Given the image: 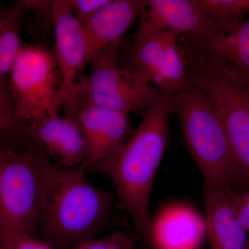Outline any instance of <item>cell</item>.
Masks as SVG:
<instances>
[{"label":"cell","mask_w":249,"mask_h":249,"mask_svg":"<svg viewBox=\"0 0 249 249\" xmlns=\"http://www.w3.org/2000/svg\"><path fill=\"white\" fill-rule=\"evenodd\" d=\"M174 112L173 94L160 92L147 109L138 127L112 153L88 169L110 178L119 207L132 217L147 247L154 222L149 211L156 174L169 140V117Z\"/></svg>","instance_id":"1"},{"label":"cell","mask_w":249,"mask_h":249,"mask_svg":"<svg viewBox=\"0 0 249 249\" xmlns=\"http://www.w3.org/2000/svg\"><path fill=\"white\" fill-rule=\"evenodd\" d=\"M85 172L53 161L49 167L37 232L53 249H76L114 225L115 191L93 186Z\"/></svg>","instance_id":"2"},{"label":"cell","mask_w":249,"mask_h":249,"mask_svg":"<svg viewBox=\"0 0 249 249\" xmlns=\"http://www.w3.org/2000/svg\"><path fill=\"white\" fill-rule=\"evenodd\" d=\"M191 87L212 101L225 126L236 180L249 186V80L206 46H190L184 52Z\"/></svg>","instance_id":"3"},{"label":"cell","mask_w":249,"mask_h":249,"mask_svg":"<svg viewBox=\"0 0 249 249\" xmlns=\"http://www.w3.org/2000/svg\"><path fill=\"white\" fill-rule=\"evenodd\" d=\"M174 112L192 157L199 167L204 184L227 190L235 182V168L225 126L209 98L200 90L173 93Z\"/></svg>","instance_id":"4"},{"label":"cell","mask_w":249,"mask_h":249,"mask_svg":"<svg viewBox=\"0 0 249 249\" xmlns=\"http://www.w3.org/2000/svg\"><path fill=\"white\" fill-rule=\"evenodd\" d=\"M24 145L0 152V232L35 236L52 160L40 149Z\"/></svg>","instance_id":"5"},{"label":"cell","mask_w":249,"mask_h":249,"mask_svg":"<svg viewBox=\"0 0 249 249\" xmlns=\"http://www.w3.org/2000/svg\"><path fill=\"white\" fill-rule=\"evenodd\" d=\"M9 82L21 132L29 121L58 116L70 101L53 53L42 46H22L11 67Z\"/></svg>","instance_id":"6"},{"label":"cell","mask_w":249,"mask_h":249,"mask_svg":"<svg viewBox=\"0 0 249 249\" xmlns=\"http://www.w3.org/2000/svg\"><path fill=\"white\" fill-rule=\"evenodd\" d=\"M119 47L103 49L90 59L91 71L77 85L76 102L129 114L148 108L160 96L145 77L121 68Z\"/></svg>","instance_id":"7"},{"label":"cell","mask_w":249,"mask_h":249,"mask_svg":"<svg viewBox=\"0 0 249 249\" xmlns=\"http://www.w3.org/2000/svg\"><path fill=\"white\" fill-rule=\"evenodd\" d=\"M65 117L78 125L85 141V170L112 153L127 138L129 114L76 102L65 107Z\"/></svg>","instance_id":"8"},{"label":"cell","mask_w":249,"mask_h":249,"mask_svg":"<svg viewBox=\"0 0 249 249\" xmlns=\"http://www.w3.org/2000/svg\"><path fill=\"white\" fill-rule=\"evenodd\" d=\"M52 18L55 27L53 55L70 101H76L77 85L83 77L88 62V45L85 29L77 20L68 0L53 1Z\"/></svg>","instance_id":"9"},{"label":"cell","mask_w":249,"mask_h":249,"mask_svg":"<svg viewBox=\"0 0 249 249\" xmlns=\"http://www.w3.org/2000/svg\"><path fill=\"white\" fill-rule=\"evenodd\" d=\"M24 144H31L45 152L51 160L63 168L83 164L85 141L78 125L67 117L49 116L23 124Z\"/></svg>","instance_id":"10"},{"label":"cell","mask_w":249,"mask_h":249,"mask_svg":"<svg viewBox=\"0 0 249 249\" xmlns=\"http://www.w3.org/2000/svg\"><path fill=\"white\" fill-rule=\"evenodd\" d=\"M213 25L196 0H147L136 34L166 30L181 36H199Z\"/></svg>","instance_id":"11"},{"label":"cell","mask_w":249,"mask_h":249,"mask_svg":"<svg viewBox=\"0 0 249 249\" xmlns=\"http://www.w3.org/2000/svg\"><path fill=\"white\" fill-rule=\"evenodd\" d=\"M147 0H114L96 14L85 28L88 62L108 47H120L124 34L146 9Z\"/></svg>","instance_id":"12"},{"label":"cell","mask_w":249,"mask_h":249,"mask_svg":"<svg viewBox=\"0 0 249 249\" xmlns=\"http://www.w3.org/2000/svg\"><path fill=\"white\" fill-rule=\"evenodd\" d=\"M231 189V188H230ZM227 191L204 184L206 226L211 249H249L248 232L232 207Z\"/></svg>","instance_id":"13"},{"label":"cell","mask_w":249,"mask_h":249,"mask_svg":"<svg viewBox=\"0 0 249 249\" xmlns=\"http://www.w3.org/2000/svg\"><path fill=\"white\" fill-rule=\"evenodd\" d=\"M179 34L166 30L135 35L131 60L127 68L155 85L178 45Z\"/></svg>","instance_id":"14"},{"label":"cell","mask_w":249,"mask_h":249,"mask_svg":"<svg viewBox=\"0 0 249 249\" xmlns=\"http://www.w3.org/2000/svg\"><path fill=\"white\" fill-rule=\"evenodd\" d=\"M195 36L249 80V19L214 24L204 34Z\"/></svg>","instance_id":"15"},{"label":"cell","mask_w":249,"mask_h":249,"mask_svg":"<svg viewBox=\"0 0 249 249\" xmlns=\"http://www.w3.org/2000/svg\"><path fill=\"white\" fill-rule=\"evenodd\" d=\"M29 9L27 1L20 0L0 14V78H9L11 67L21 46L19 26Z\"/></svg>","instance_id":"16"},{"label":"cell","mask_w":249,"mask_h":249,"mask_svg":"<svg viewBox=\"0 0 249 249\" xmlns=\"http://www.w3.org/2000/svg\"><path fill=\"white\" fill-rule=\"evenodd\" d=\"M206 18L214 24L242 22L249 14V0H196Z\"/></svg>","instance_id":"17"},{"label":"cell","mask_w":249,"mask_h":249,"mask_svg":"<svg viewBox=\"0 0 249 249\" xmlns=\"http://www.w3.org/2000/svg\"><path fill=\"white\" fill-rule=\"evenodd\" d=\"M0 249H53L43 241L27 232H0Z\"/></svg>","instance_id":"18"},{"label":"cell","mask_w":249,"mask_h":249,"mask_svg":"<svg viewBox=\"0 0 249 249\" xmlns=\"http://www.w3.org/2000/svg\"><path fill=\"white\" fill-rule=\"evenodd\" d=\"M76 249H137L135 240L124 232L118 231L101 239H93Z\"/></svg>","instance_id":"19"},{"label":"cell","mask_w":249,"mask_h":249,"mask_svg":"<svg viewBox=\"0 0 249 249\" xmlns=\"http://www.w3.org/2000/svg\"><path fill=\"white\" fill-rule=\"evenodd\" d=\"M111 0H68L70 7L78 22L85 28L103 6Z\"/></svg>","instance_id":"20"},{"label":"cell","mask_w":249,"mask_h":249,"mask_svg":"<svg viewBox=\"0 0 249 249\" xmlns=\"http://www.w3.org/2000/svg\"><path fill=\"white\" fill-rule=\"evenodd\" d=\"M228 195L237 218L249 233V186L240 192L231 188Z\"/></svg>","instance_id":"21"}]
</instances>
